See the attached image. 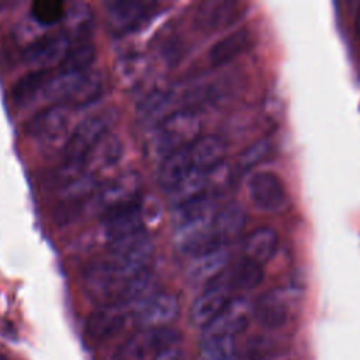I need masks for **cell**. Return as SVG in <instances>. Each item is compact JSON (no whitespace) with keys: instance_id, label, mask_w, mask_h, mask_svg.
Instances as JSON below:
<instances>
[{"instance_id":"obj_33","label":"cell","mask_w":360,"mask_h":360,"mask_svg":"<svg viewBox=\"0 0 360 360\" xmlns=\"http://www.w3.org/2000/svg\"><path fill=\"white\" fill-rule=\"evenodd\" d=\"M66 6L58 0H38L31 4V15L44 25L55 24L65 18Z\"/></svg>"},{"instance_id":"obj_27","label":"cell","mask_w":360,"mask_h":360,"mask_svg":"<svg viewBox=\"0 0 360 360\" xmlns=\"http://www.w3.org/2000/svg\"><path fill=\"white\" fill-rule=\"evenodd\" d=\"M188 148L177 149L162 160L159 169V183L167 191L173 186H176L183 179V176L193 167Z\"/></svg>"},{"instance_id":"obj_4","label":"cell","mask_w":360,"mask_h":360,"mask_svg":"<svg viewBox=\"0 0 360 360\" xmlns=\"http://www.w3.org/2000/svg\"><path fill=\"white\" fill-rule=\"evenodd\" d=\"M127 281L128 280L117 270V267L108 259L91 263L84 270L83 277V284L87 295L96 304H98V307L124 304L122 295Z\"/></svg>"},{"instance_id":"obj_6","label":"cell","mask_w":360,"mask_h":360,"mask_svg":"<svg viewBox=\"0 0 360 360\" xmlns=\"http://www.w3.org/2000/svg\"><path fill=\"white\" fill-rule=\"evenodd\" d=\"M246 193L252 205L264 214H280L290 205L284 183L271 172L252 173L246 181Z\"/></svg>"},{"instance_id":"obj_35","label":"cell","mask_w":360,"mask_h":360,"mask_svg":"<svg viewBox=\"0 0 360 360\" xmlns=\"http://www.w3.org/2000/svg\"><path fill=\"white\" fill-rule=\"evenodd\" d=\"M63 20L72 32H79L90 22V8L84 3L70 4V7L66 8Z\"/></svg>"},{"instance_id":"obj_22","label":"cell","mask_w":360,"mask_h":360,"mask_svg":"<svg viewBox=\"0 0 360 360\" xmlns=\"http://www.w3.org/2000/svg\"><path fill=\"white\" fill-rule=\"evenodd\" d=\"M252 42L253 37L249 30L240 28L228 34L211 46L208 52L211 65L221 66L233 60L236 56L243 53L252 45Z\"/></svg>"},{"instance_id":"obj_37","label":"cell","mask_w":360,"mask_h":360,"mask_svg":"<svg viewBox=\"0 0 360 360\" xmlns=\"http://www.w3.org/2000/svg\"><path fill=\"white\" fill-rule=\"evenodd\" d=\"M158 360H186L183 350L180 349V346H173L166 349L159 357Z\"/></svg>"},{"instance_id":"obj_13","label":"cell","mask_w":360,"mask_h":360,"mask_svg":"<svg viewBox=\"0 0 360 360\" xmlns=\"http://www.w3.org/2000/svg\"><path fill=\"white\" fill-rule=\"evenodd\" d=\"M124 145L118 135L105 134L83 158L84 173L98 180L100 176L111 172L121 160Z\"/></svg>"},{"instance_id":"obj_18","label":"cell","mask_w":360,"mask_h":360,"mask_svg":"<svg viewBox=\"0 0 360 360\" xmlns=\"http://www.w3.org/2000/svg\"><path fill=\"white\" fill-rule=\"evenodd\" d=\"M128 307L124 304L98 307L87 318V335L94 340H105L117 335L127 323Z\"/></svg>"},{"instance_id":"obj_29","label":"cell","mask_w":360,"mask_h":360,"mask_svg":"<svg viewBox=\"0 0 360 360\" xmlns=\"http://www.w3.org/2000/svg\"><path fill=\"white\" fill-rule=\"evenodd\" d=\"M262 280H263L262 266L246 257L240 260L238 264H235L226 277L228 285L231 288H238V290H252L256 285H259Z\"/></svg>"},{"instance_id":"obj_19","label":"cell","mask_w":360,"mask_h":360,"mask_svg":"<svg viewBox=\"0 0 360 360\" xmlns=\"http://www.w3.org/2000/svg\"><path fill=\"white\" fill-rule=\"evenodd\" d=\"M142 222L143 219L141 207L136 202H134L104 212L101 229L108 242H114L121 238L141 232Z\"/></svg>"},{"instance_id":"obj_5","label":"cell","mask_w":360,"mask_h":360,"mask_svg":"<svg viewBox=\"0 0 360 360\" xmlns=\"http://www.w3.org/2000/svg\"><path fill=\"white\" fill-rule=\"evenodd\" d=\"M117 121L115 108H104L87 115L65 142V160H83L86 153L105 135Z\"/></svg>"},{"instance_id":"obj_11","label":"cell","mask_w":360,"mask_h":360,"mask_svg":"<svg viewBox=\"0 0 360 360\" xmlns=\"http://www.w3.org/2000/svg\"><path fill=\"white\" fill-rule=\"evenodd\" d=\"M141 188L139 176L135 172H127L104 183L96 193L97 205L104 211L134 204Z\"/></svg>"},{"instance_id":"obj_9","label":"cell","mask_w":360,"mask_h":360,"mask_svg":"<svg viewBox=\"0 0 360 360\" xmlns=\"http://www.w3.org/2000/svg\"><path fill=\"white\" fill-rule=\"evenodd\" d=\"M252 314L253 307L245 297L231 298L224 309L202 329V335L235 338L246 329Z\"/></svg>"},{"instance_id":"obj_8","label":"cell","mask_w":360,"mask_h":360,"mask_svg":"<svg viewBox=\"0 0 360 360\" xmlns=\"http://www.w3.org/2000/svg\"><path fill=\"white\" fill-rule=\"evenodd\" d=\"M180 304L176 295L170 292H155L136 305V319L143 329L170 328V323L179 316Z\"/></svg>"},{"instance_id":"obj_23","label":"cell","mask_w":360,"mask_h":360,"mask_svg":"<svg viewBox=\"0 0 360 360\" xmlns=\"http://www.w3.org/2000/svg\"><path fill=\"white\" fill-rule=\"evenodd\" d=\"M208 188H210L208 172L193 166L183 176V179L176 186H173L167 193H169L170 202L174 207H177L191 200H195L201 195H205Z\"/></svg>"},{"instance_id":"obj_7","label":"cell","mask_w":360,"mask_h":360,"mask_svg":"<svg viewBox=\"0 0 360 360\" xmlns=\"http://www.w3.org/2000/svg\"><path fill=\"white\" fill-rule=\"evenodd\" d=\"M70 46V38L66 32L45 34L27 46L22 59L34 70H49V68L62 63Z\"/></svg>"},{"instance_id":"obj_38","label":"cell","mask_w":360,"mask_h":360,"mask_svg":"<svg viewBox=\"0 0 360 360\" xmlns=\"http://www.w3.org/2000/svg\"><path fill=\"white\" fill-rule=\"evenodd\" d=\"M356 30H357V34H359V37H360V7H359L357 15H356Z\"/></svg>"},{"instance_id":"obj_14","label":"cell","mask_w":360,"mask_h":360,"mask_svg":"<svg viewBox=\"0 0 360 360\" xmlns=\"http://www.w3.org/2000/svg\"><path fill=\"white\" fill-rule=\"evenodd\" d=\"M156 4L142 1H110L105 4V18L114 32L122 34L141 27L155 11Z\"/></svg>"},{"instance_id":"obj_39","label":"cell","mask_w":360,"mask_h":360,"mask_svg":"<svg viewBox=\"0 0 360 360\" xmlns=\"http://www.w3.org/2000/svg\"><path fill=\"white\" fill-rule=\"evenodd\" d=\"M242 360H270L269 357H257V359H242Z\"/></svg>"},{"instance_id":"obj_25","label":"cell","mask_w":360,"mask_h":360,"mask_svg":"<svg viewBox=\"0 0 360 360\" xmlns=\"http://www.w3.org/2000/svg\"><path fill=\"white\" fill-rule=\"evenodd\" d=\"M217 215L215 205L210 195H201L195 200L174 207L173 228L191 225V224H208L214 222Z\"/></svg>"},{"instance_id":"obj_36","label":"cell","mask_w":360,"mask_h":360,"mask_svg":"<svg viewBox=\"0 0 360 360\" xmlns=\"http://www.w3.org/2000/svg\"><path fill=\"white\" fill-rule=\"evenodd\" d=\"M146 62L141 56H129L120 63V76L127 84H135L145 75Z\"/></svg>"},{"instance_id":"obj_10","label":"cell","mask_w":360,"mask_h":360,"mask_svg":"<svg viewBox=\"0 0 360 360\" xmlns=\"http://www.w3.org/2000/svg\"><path fill=\"white\" fill-rule=\"evenodd\" d=\"M184 110L181 89H159L150 91L138 105V118L143 125H159L169 115Z\"/></svg>"},{"instance_id":"obj_1","label":"cell","mask_w":360,"mask_h":360,"mask_svg":"<svg viewBox=\"0 0 360 360\" xmlns=\"http://www.w3.org/2000/svg\"><path fill=\"white\" fill-rule=\"evenodd\" d=\"M201 131V120L194 110H179L153 128L149 149L153 156L165 159L177 149L191 146Z\"/></svg>"},{"instance_id":"obj_34","label":"cell","mask_w":360,"mask_h":360,"mask_svg":"<svg viewBox=\"0 0 360 360\" xmlns=\"http://www.w3.org/2000/svg\"><path fill=\"white\" fill-rule=\"evenodd\" d=\"M271 143L267 139H260L248 146L238 158L236 162V170L239 173H245L267 159V156L271 153Z\"/></svg>"},{"instance_id":"obj_17","label":"cell","mask_w":360,"mask_h":360,"mask_svg":"<svg viewBox=\"0 0 360 360\" xmlns=\"http://www.w3.org/2000/svg\"><path fill=\"white\" fill-rule=\"evenodd\" d=\"M291 302L292 298L285 290H269L257 298L253 307V315L266 328H280L290 318Z\"/></svg>"},{"instance_id":"obj_12","label":"cell","mask_w":360,"mask_h":360,"mask_svg":"<svg viewBox=\"0 0 360 360\" xmlns=\"http://www.w3.org/2000/svg\"><path fill=\"white\" fill-rule=\"evenodd\" d=\"M70 122V108L68 104H55L37 114L30 125L28 132L42 143H55L68 134Z\"/></svg>"},{"instance_id":"obj_28","label":"cell","mask_w":360,"mask_h":360,"mask_svg":"<svg viewBox=\"0 0 360 360\" xmlns=\"http://www.w3.org/2000/svg\"><path fill=\"white\" fill-rule=\"evenodd\" d=\"M198 360H240L235 338L202 335L198 345Z\"/></svg>"},{"instance_id":"obj_26","label":"cell","mask_w":360,"mask_h":360,"mask_svg":"<svg viewBox=\"0 0 360 360\" xmlns=\"http://www.w3.org/2000/svg\"><path fill=\"white\" fill-rule=\"evenodd\" d=\"M238 14V3L233 1H204L198 6L195 11L197 25L202 30H218L229 21H232Z\"/></svg>"},{"instance_id":"obj_20","label":"cell","mask_w":360,"mask_h":360,"mask_svg":"<svg viewBox=\"0 0 360 360\" xmlns=\"http://www.w3.org/2000/svg\"><path fill=\"white\" fill-rule=\"evenodd\" d=\"M191 165L201 170H211L222 165L226 155V143L218 135H202L190 148Z\"/></svg>"},{"instance_id":"obj_30","label":"cell","mask_w":360,"mask_h":360,"mask_svg":"<svg viewBox=\"0 0 360 360\" xmlns=\"http://www.w3.org/2000/svg\"><path fill=\"white\" fill-rule=\"evenodd\" d=\"M96 56V48L93 42L82 39L77 44L72 45L68 55L59 65V72L65 73H77L86 72L90 69Z\"/></svg>"},{"instance_id":"obj_16","label":"cell","mask_w":360,"mask_h":360,"mask_svg":"<svg viewBox=\"0 0 360 360\" xmlns=\"http://www.w3.org/2000/svg\"><path fill=\"white\" fill-rule=\"evenodd\" d=\"M229 262V252L218 245L193 256L187 266V277L195 284H210L219 278Z\"/></svg>"},{"instance_id":"obj_3","label":"cell","mask_w":360,"mask_h":360,"mask_svg":"<svg viewBox=\"0 0 360 360\" xmlns=\"http://www.w3.org/2000/svg\"><path fill=\"white\" fill-rule=\"evenodd\" d=\"M152 256L153 243L143 231L110 242L108 260L127 280L149 270Z\"/></svg>"},{"instance_id":"obj_15","label":"cell","mask_w":360,"mask_h":360,"mask_svg":"<svg viewBox=\"0 0 360 360\" xmlns=\"http://www.w3.org/2000/svg\"><path fill=\"white\" fill-rule=\"evenodd\" d=\"M229 290L226 280L222 281L217 278L215 281L210 283L204 291L194 300L191 309H190V318L191 322L195 326L205 328L228 304L229 298Z\"/></svg>"},{"instance_id":"obj_21","label":"cell","mask_w":360,"mask_h":360,"mask_svg":"<svg viewBox=\"0 0 360 360\" xmlns=\"http://www.w3.org/2000/svg\"><path fill=\"white\" fill-rule=\"evenodd\" d=\"M246 214L245 210L235 202L228 204L221 211L217 212L212 224L214 239L218 245L225 246L226 243L235 240L245 229Z\"/></svg>"},{"instance_id":"obj_31","label":"cell","mask_w":360,"mask_h":360,"mask_svg":"<svg viewBox=\"0 0 360 360\" xmlns=\"http://www.w3.org/2000/svg\"><path fill=\"white\" fill-rule=\"evenodd\" d=\"M52 77L51 70H31L24 75L13 87L11 96L15 103H27L39 91H44L46 83Z\"/></svg>"},{"instance_id":"obj_24","label":"cell","mask_w":360,"mask_h":360,"mask_svg":"<svg viewBox=\"0 0 360 360\" xmlns=\"http://www.w3.org/2000/svg\"><path fill=\"white\" fill-rule=\"evenodd\" d=\"M278 235L270 226H262L255 229L245 240L243 253L245 257L263 266L271 259L277 249Z\"/></svg>"},{"instance_id":"obj_32","label":"cell","mask_w":360,"mask_h":360,"mask_svg":"<svg viewBox=\"0 0 360 360\" xmlns=\"http://www.w3.org/2000/svg\"><path fill=\"white\" fill-rule=\"evenodd\" d=\"M103 75L98 70L89 69L83 73L82 80L79 83L77 91L73 98L75 105H84L93 100H96L103 93Z\"/></svg>"},{"instance_id":"obj_2","label":"cell","mask_w":360,"mask_h":360,"mask_svg":"<svg viewBox=\"0 0 360 360\" xmlns=\"http://www.w3.org/2000/svg\"><path fill=\"white\" fill-rule=\"evenodd\" d=\"M180 342L181 336L173 328L142 329L115 350L112 360H158L166 349L180 346Z\"/></svg>"}]
</instances>
